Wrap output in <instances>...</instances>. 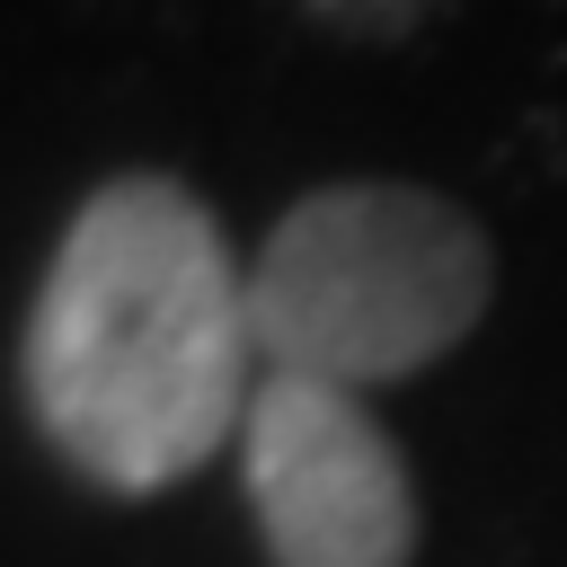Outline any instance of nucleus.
<instances>
[{
    "label": "nucleus",
    "mask_w": 567,
    "mask_h": 567,
    "mask_svg": "<svg viewBox=\"0 0 567 567\" xmlns=\"http://www.w3.org/2000/svg\"><path fill=\"white\" fill-rule=\"evenodd\" d=\"M487 301V221L416 177H328L292 195L248 257V319L266 372H310L363 399L461 354Z\"/></svg>",
    "instance_id": "f03ea898"
},
{
    "label": "nucleus",
    "mask_w": 567,
    "mask_h": 567,
    "mask_svg": "<svg viewBox=\"0 0 567 567\" xmlns=\"http://www.w3.org/2000/svg\"><path fill=\"white\" fill-rule=\"evenodd\" d=\"M266 381L248 266L168 168L97 177L18 319V390L44 452L106 496H168L239 443Z\"/></svg>",
    "instance_id": "f257e3e1"
},
{
    "label": "nucleus",
    "mask_w": 567,
    "mask_h": 567,
    "mask_svg": "<svg viewBox=\"0 0 567 567\" xmlns=\"http://www.w3.org/2000/svg\"><path fill=\"white\" fill-rule=\"evenodd\" d=\"M239 496L266 567H416L425 505L363 390L266 372L239 425Z\"/></svg>",
    "instance_id": "7ed1b4c3"
}]
</instances>
